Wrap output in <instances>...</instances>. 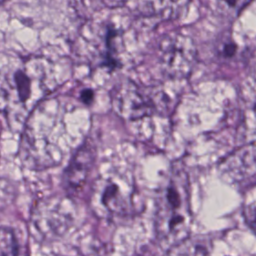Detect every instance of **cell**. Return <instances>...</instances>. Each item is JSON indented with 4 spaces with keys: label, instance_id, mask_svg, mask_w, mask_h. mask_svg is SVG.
<instances>
[{
    "label": "cell",
    "instance_id": "cell-1",
    "mask_svg": "<svg viewBox=\"0 0 256 256\" xmlns=\"http://www.w3.org/2000/svg\"><path fill=\"white\" fill-rule=\"evenodd\" d=\"M45 62L38 58L0 70V112L13 128L21 126L37 102L49 91Z\"/></svg>",
    "mask_w": 256,
    "mask_h": 256
},
{
    "label": "cell",
    "instance_id": "cell-2",
    "mask_svg": "<svg viewBox=\"0 0 256 256\" xmlns=\"http://www.w3.org/2000/svg\"><path fill=\"white\" fill-rule=\"evenodd\" d=\"M189 182L185 171L172 168L156 198L155 230L162 244L173 247L184 242L190 232Z\"/></svg>",
    "mask_w": 256,
    "mask_h": 256
},
{
    "label": "cell",
    "instance_id": "cell-3",
    "mask_svg": "<svg viewBox=\"0 0 256 256\" xmlns=\"http://www.w3.org/2000/svg\"><path fill=\"white\" fill-rule=\"evenodd\" d=\"M99 200L105 211L110 215H127L131 209L132 200L128 184H120L118 179L109 176L97 187Z\"/></svg>",
    "mask_w": 256,
    "mask_h": 256
},
{
    "label": "cell",
    "instance_id": "cell-4",
    "mask_svg": "<svg viewBox=\"0 0 256 256\" xmlns=\"http://www.w3.org/2000/svg\"><path fill=\"white\" fill-rule=\"evenodd\" d=\"M117 109L126 117L133 119L147 115L152 111L150 102L144 93L131 82L120 85L115 95Z\"/></svg>",
    "mask_w": 256,
    "mask_h": 256
},
{
    "label": "cell",
    "instance_id": "cell-5",
    "mask_svg": "<svg viewBox=\"0 0 256 256\" xmlns=\"http://www.w3.org/2000/svg\"><path fill=\"white\" fill-rule=\"evenodd\" d=\"M94 163V152L90 145H83L72 158L64 173L67 190L76 191L86 182Z\"/></svg>",
    "mask_w": 256,
    "mask_h": 256
},
{
    "label": "cell",
    "instance_id": "cell-6",
    "mask_svg": "<svg viewBox=\"0 0 256 256\" xmlns=\"http://www.w3.org/2000/svg\"><path fill=\"white\" fill-rule=\"evenodd\" d=\"M190 48V46L176 38L164 41L160 53V62L163 66L164 73L172 77L177 76V74L183 75L186 71L184 63L190 65L194 57V55L185 56V53H183Z\"/></svg>",
    "mask_w": 256,
    "mask_h": 256
},
{
    "label": "cell",
    "instance_id": "cell-7",
    "mask_svg": "<svg viewBox=\"0 0 256 256\" xmlns=\"http://www.w3.org/2000/svg\"><path fill=\"white\" fill-rule=\"evenodd\" d=\"M137 10L144 16L175 17L182 12L188 0H135Z\"/></svg>",
    "mask_w": 256,
    "mask_h": 256
},
{
    "label": "cell",
    "instance_id": "cell-8",
    "mask_svg": "<svg viewBox=\"0 0 256 256\" xmlns=\"http://www.w3.org/2000/svg\"><path fill=\"white\" fill-rule=\"evenodd\" d=\"M19 246L14 233L11 230L0 231V254H18Z\"/></svg>",
    "mask_w": 256,
    "mask_h": 256
},
{
    "label": "cell",
    "instance_id": "cell-9",
    "mask_svg": "<svg viewBox=\"0 0 256 256\" xmlns=\"http://www.w3.org/2000/svg\"><path fill=\"white\" fill-rule=\"evenodd\" d=\"M226 5L227 8L234 12L240 11L243 7H245L251 0H218Z\"/></svg>",
    "mask_w": 256,
    "mask_h": 256
},
{
    "label": "cell",
    "instance_id": "cell-10",
    "mask_svg": "<svg viewBox=\"0 0 256 256\" xmlns=\"http://www.w3.org/2000/svg\"><path fill=\"white\" fill-rule=\"evenodd\" d=\"M104 5L108 7H119L127 2V0H101Z\"/></svg>",
    "mask_w": 256,
    "mask_h": 256
},
{
    "label": "cell",
    "instance_id": "cell-11",
    "mask_svg": "<svg viewBox=\"0 0 256 256\" xmlns=\"http://www.w3.org/2000/svg\"><path fill=\"white\" fill-rule=\"evenodd\" d=\"M81 98L86 104H89L93 99V92L91 90H84L81 94Z\"/></svg>",
    "mask_w": 256,
    "mask_h": 256
},
{
    "label": "cell",
    "instance_id": "cell-12",
    "mask_svg": "<svg viewBox=\"0 0 256 256\" xmlns=\"http://www.w3.org/2000/svg\"><path fill=\"white\" fill-rule=\"evenodd\" d=\"M4 1H6V0H0V3H2V2H4Z\"/></svg>",
    "mask_w": 256,
    "mask_h": 256
}]
</instances>
